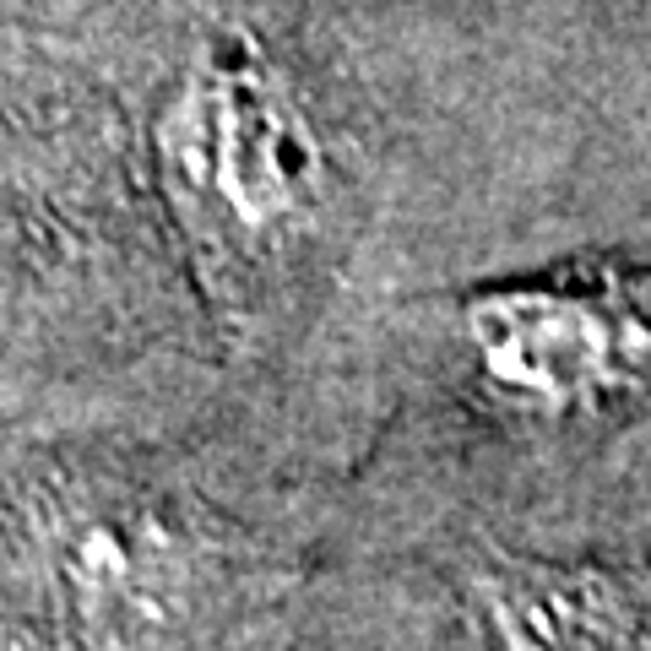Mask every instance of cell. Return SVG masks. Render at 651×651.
Segmentation results:
<instances>
[{"instance_id": "cell-1", "label": "cell", "mask_w": 651, "mask_h": 651, "mask_svg": "<svg viewBox=\"0 0 651 651\" xmlns=\"http://www.w3.org/2000/svg\"><path fill=\"white\" fill-rule=\"evenodd\" d=\"M446 386L532 440H591L651 413V250H586L446 288Z\"/></svg>"}, {"instance_id": "cell-2", "label": "cell", "mask_w": 651, "mask_h": 651, "mask_svg": "<svg viewBox=\"0 0 651 651\" xmlns=\"http://www.w3.org/2000/svg\"><path fill=\"white\" fill-rule=\"evenodd\" d=\"M163 136L169 169L191 201L217 212L223 239L282 250L321 212V136L250 44L206 50V61L174 93Z\"/></svg>"}, {"instance_id": "cell-3", "label": "cell", "mask_w": 651, "mask_h": 651, "mask_svg": "<svg viewBox=\"0 0 651 651\" xmlns=\"http://www.w3.org/2000/svg\"><path fill=\"white\" fill-rule=\"evenodd\" d=\"M461 651H651L647 548H516L472 537L446 554Z\"/></svg>"}]
</instances>
